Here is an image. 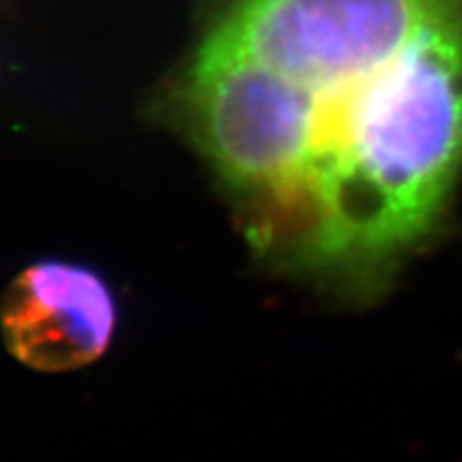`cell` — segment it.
<instances>
[{
    "label": "cell",
    "instance_id": "7a4b0ae2",
    "mask_svg": "<svg viewBox=\"0 0 462 462\" xmlns=\"http://www.w3.org/2000/svg\"><path fill=\"white\" fill-rule=\"evenodd\" d=\"M118 307L108 282L69 260L22 270L0 300V331L14 358L39 372L95 363L112 341Z\"/></svg>",
    "mask_w": 462,
    "mask_h": 462
},
{
    "label": "cell",
    "instance_id": "6da1fadb",
    "mask_svg": "<svg viewBox=\"0 0 462 462\" xmlns=\"http://www.w3.org/2000/svg\"><path fill=\"white\" fill-rule=\"evenodd\" d=\"M154 108L263 263L385 268L462 180V0H210Z\"/></svg>",
    "mask_w": 462,
    "mask_h": 462
}]
</instances>
